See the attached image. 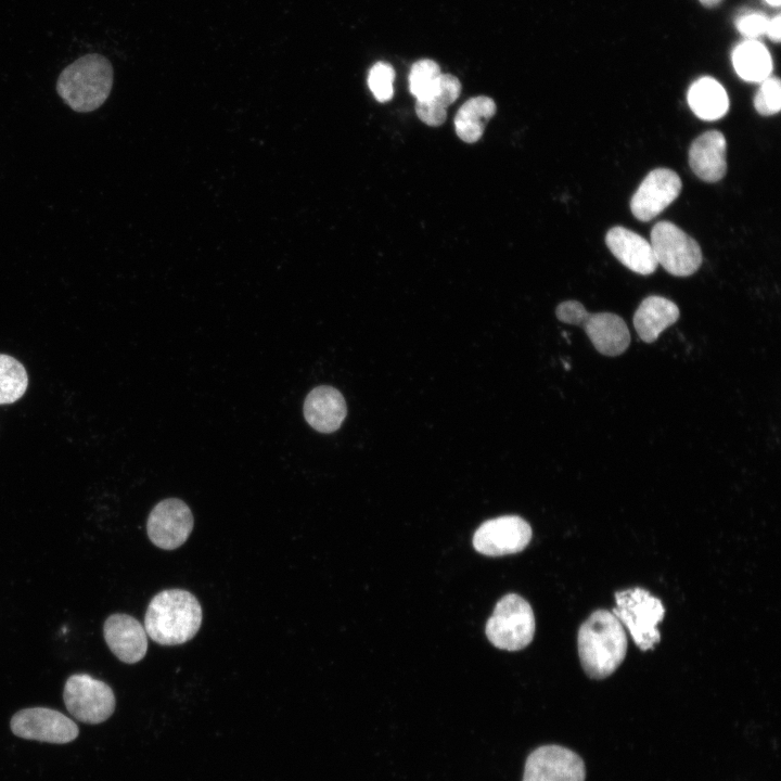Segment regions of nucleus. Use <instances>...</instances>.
<instances>
[{
  "label": "nucleus",
  "mask_w": 781,
  "mask_h": 781,
  "mask_svg": "<svg viewBox=\"0 0 781 781\" xmlns=\"http://www.w3.org/2000/svg\"><path fill=\"white\" fill-rule=\"evenodd\" d=\"M12 732L22 739L54 744L74 741L79 729L67 716L52 708L30 707L16 712L10 721Z\"/></svg>",
  "instance_id": "1a4fd4ad"
},
{
  "label": "nucleus",
  "mask_w": 781,
  "mask_h": 781,
  "mask_svg": "<svg viewBox=\"0 0 781 781\" xmlns=\"http://www.w3.org/2000/svg\"><path fill=\"white\" fill-rule=\"evenodd\" d=\"M781 17L780 15L774 16L772 20L768 21L766 33L770 40L774 42H780L781 37Z\"/></svg>",
  "instance_id": "c85d7f7f"
},
{
  "label": "nucleus",
  "mask_w": 781,
  "mask_h": 781,
  "mask_svg": "<svg viewBox=\"0 0 781 781\" xmlns=\"http://www.w3.org/2000/svg\"><path fill=\"white\" fill-rule=\"evenodd\" d=\"M581 757L569 748L550 744L534 750L526 758L523 781H585Z\"/></svg>",
  "instance_id": "9d476101"
},
{
  "label": "nucleus",
  "mask_w": 781,
  "mask_h": 781,
  "mask_svg": "<svg viewBox=\"0 0 781 781\" xmlns=\"http://www.w3.org/2000/svg\"><path fill=\"white\" fill-rule=\"evenodd\" d=\"M732 65L737 74L750 82L764 81L772 71V60L768 49L755 39L743 41L734 48Z\"/></svg>",
  "instance_id": "412c9836"
},
{
  "label": "nucleus",
  "mask_w": 781,
  "mask_h": 781,
  "mask_svg": "<svg viewBox=\"0 0 781 781\" xmlns=\"http://www.w3.org/2000/svg\"><path fill=\"white\" fill-rule=\"evenodd\" d=\"M103 636L112 653L124 663H138L146 654V631L133 616L123 613L110 615L103 625Z\"/></svg>",
  "instance_id": "4468645a"
},
{
  "label": "nucleus",
  "mask_w": 781,
  "mask_h": 781,
  "mask_svg": "<svg viewBox=\"0 0 781 781\" xmlns=\"http://www.w3.org/2000/svg\"><path fill=\"white\" fill-rule=\"evenodd\" d=\"M577 646L587 676L603 679L623 663L627 652V636L624 626L612 612L597 610L579 627Z\"/></svg>",
  "instance_id": "f257e3e1"
},
{
  "label": "nucleus",
  "mask_w": 781,
  "mask_h": 781,
  "mask_svg": "<svg viewBox=\"0 0 781 781\" xmlns=\"http://www.w3.org/2000/svg\"><path fill=\"white\" fill-rule=\"evenodd\" d=\"M192 528V512L182 500L177 498L158 502L150 512L146 522L150 540L165 550H174L182 546Z\"/></svg>",
  "instance_id": "f8f14e48"
},
{
  "label": "nucleus",
  "mask_w": 781,
  "mask_h": 781,
  "mask_svg": "<svg viewBox=\"0 0 781 781\" xmlns=\"http://www.w3.org/2000/svg\"><path fill=\"white\" fill-rule=\"evenodd\" d=\"M202 623L197 599L182 589H166L150 601L145 617L146 635L162 645H177L191 640Z\"/></svg>",
  "instance_id": "f03ea898"
},
{
  "label": "nucleus",
  "mask_w": 781,
  "mask_h": 781,
  "mask_svg": "<svg viewBox=\"0 0 781 781\" xmlns=\"http://www.w3.org/2000/svg\"><path fill=\"white\" fill-rule=\"evenodd\" d=\"M394 78L395 71L393 66L385 62H377L371 67L368 75V85L379 102H387L392 99Z\"/></svg>",
  "instance_id": "393cba45"
},
{
  "label": "nucleus",
  "mask_w": 781,
  "mask_h": 781,
  "mask_svg": "<svg viewBox=\"0 0 781 781\" xmlns=\"http://www.w3.org/2000/svg\"><path fill=\"white\" fill-rule=\"evenodd\" d=\"M415 113L426 125L440 126L447 117V108H444L431 101H417Z\"/></svg>",
  "instance_id": "cd10ccee"
},
{
  "label": "nucleus",
  "mask_w": 781,
  "mask_h": 781,
  "mask_svg": "<svg viewBox=\"0 0 781 781\" xmlns=\"http://www.w3.org/2000/svg\"><path fill=\"white\" fill-rule=\"evenodd\" d=\"M347 408L343 395L334 387L321 385L309 392L304 401V417L318 432L332 433L340 428Z\"/></svg>",
  "instance_id": "f3484780"
},
{
  "label": "nucleus",
  "mask_w": 781,
  "mask_h": 781,
  "mask_svg": "<svg viewBox=\"0 0 781 781\" xmlns=\"http://www.w3.org/2000/svg\"><path fill=\"white\" fill-rule=\"evenodd\" d=\"M691 111L703 120H716L729 110V98L725 88L715 78L701 77L688 90Z\"/></svg>",
  "instance_id": "6ab92c4d"
},
{
  "label": "nucleus",
  "mask_w": 781,
  "mask_h": 781,
  "mask_svg": "<svg viewBox=\"0 0 781 781\" xmlns=\"http://www.w3.org/2000/svg\"><path fill=\"white\" fill-rule=\"evenodd\" d=\"M605 243L612 254L636 273L648 276L657 268L651 243L627 228L616 226L610 229Z\"/></svg>",
  "instance_id": "2eb2a0df"
},
{
  "label": "nucleus",
  "mask_w": 781,
  "mask_h": 781,
  "mask_svg": "<svg viewBox=\"0 0 781 781\" xmlns=\"http://www.w3.org/2000/svg\"><path fill=\"white\" fill-rule=\"evenodd\" d=\"M615 603L612 613L628 629L637 646L642 651L653 649L661 640L657 625L665 615L662 601L635 587L616 592Z\"/></svg>",
  "instance_id": "20e7f679"
},
{
  "label": "nucleus",
  "mask_w": 781,
  "mask_h": 781,
  "mask_svg": "<svg viewBox=\"0 0 781 781\" xmlns=\"http://www.w3.org/2000/svg\"><path fill=\"white\" fill-rule=\"evenodd\" d=\"M768 21L761 13H748L740 16L735 26L742 35L754 39L766 33Z\"/></svg>",
  "instance_id": "bb28decb"
},
{
  "label": "nucleus",
  "mask_w": 781,
  "mask_h": 781,
  "mask_svg": "<svg viewBox=\"0 0 781 781\" xmlns=\"http://www.w3.org/2000/svg\"><path fill=\"white\" fill-rule=\"evenodd\" d=\"M63 700L75 719L89 725L105 721L115 709V695L111 687L87 674H75L67 678Z\"/></svg>",
  "instance_id": "6e6552de"
},
{
  "label": "nucleus",
  "mask_w": 781,
  "mask_h": 781,
  "mask_svg": "<svg viewBox=\"0 0 781 781\" xmlns=\"http://www.w3.org/2000/svg\"><path fill=\"white\" fill-rule=\"evenodd\" d=\"M727 143L718 130H708L700 135L689 149V165L701 180L717 182L727 171Z\"/></svg>",
  "instance_id": "dca6fc26"
},
{
  "label": "nucleus",
  "mask_w": 781,
  "mask_h": 781,
  "mask_svg": "<svg viewBox=\"0 0 781 781\" xmlns=\"http://www.w3.org/2000/svg\"><path fill=\"white\" fill-rule=\"evenodd\" d=\"M440 74L439 65L433 60L422 59L412 64L409 90L417 101H425L433 95Z\"/></svg>",
  "instance_id": "5701e85b"
},
{
  "label": "nucleus",
  "mask_w": 781,
  "mask_h": 781,
  "mask_svg": "<svg viewBox=\"0 0 781 781\" xmlns=\"http://www.w3.org/2000/svg\"><path fill=\"white\" fill-rule=\"evenodd\" d=\"M113 86V67L99 53L86 54L63 69L56 81L61 99L75 112L99 108Z\"/></svg>",
  "instance_id": "7ed1b4c3"
},
{
  "label": "nucleus",
  "mask_w": 781,
  "mask_h": 781,
  "mask_svg": "<svg viewBox=\"0 0 781 781\" xmlns=\"http://www.w3.org/2000/svg\"><path fill=\"white\" fill-rule=\"evenodd\" d=\"M530 538L532 528L524 518L504 515L484 522L474 533L473 547L485 555H507L524 550Z\"/></svg>",
  "instance_id": "9b49d317"
},
{
  "label": "nucleus",
  "mask_w": 781,
  "mask_h": 781,
  "mask_svg": "<svg viewBox=\"0 0 781 781\" xmlns=\"http://www.w3.org/2000/svg\"><path fill=\"white\" fill-rule=\"evenodd\" d=\"M27 386L24 366L12 356L0 354V405L15 402L25 394Z\"/></svg>",
  "instance_id": "4be33fe9"
},
{
  "label": "nucleus",
  "mask_w": 781,
  "mask_h": 781,
  "mask_svg": "<svg viewBox=\"0 0 781 781\" xmlns=\"http://www.w3.org/2000/svg\"><path fill=\"white\" fill-rule=\"evenodd\" d=\"M535 616L529 603L515 593L502 597L486 624V636L498 649L526 648L535 633Z\"/></svg>",
  "instance_id": "423d86ee"
},
{
  "label": "nucleus",
  "mask_w": 781,
  "mask_h": 781,
  "mask_svg": "<svg viewBox=\"0 0 781 781\" xmlns=\"http://www.w3.org/2000/svg\"><path fill=\"white\" fill-rule=\"evenodd\" d=\"M700 2L707 8H712L719 4L721 0H700Z\"/></svg>",
  "instance_id": "c756f323"
},
{
  "label": "nucleus",
  "mask_w": 781,
  "mask_h": 781,
  "mask_svg": "<svg viewBox=\"0 0 781 781\" xmlns=\"http://www.w3.org/2000/svg\"><path fill=\"white\" fill-rule=\"evenodd\" d=\"M496 103L486 95L465 101L454 116L457 136L466 143H474L484 133L486 123L495 115Z\"/></svg>",
  "instance_id": "aec40b11"
},
{
  "label": "nucleus",
  "mask_w": 781,
  "mask_h": 781,
  "mask_svg": "<svg viewBox=\"0 0 781 781\" xmlns=\"http://www.w3.org/2000/svg\"><path fill=\"white\" fill-rule=\"evenodd\" d=\"M681 187L680 177L671 169L650 171L631 197L632 215L641 221L653 219L678 197Z\"/></svg>",
  "instance_id": "ddd939ff"
},
{
  "label": "nucleus",
  "mask_w": 781,
  "mask_h": 781,
  "mask_svg": "<svg viewBox=\"0 0 781 781\" xmlns=\"http://www.w3.org/2000/svg\"><path fill=\"white\" fill-rule=\"evenodd\" d=\"M679 308L674 302L651 295L641 302L632 321L639 337L645 343H653L679 319Z\"/></svg>",
  "instance_id": "a211bd4d"
},
{
  "label": "nucleus",
  "mask_w": 781,
  "mask_h": 781,
  "mask_svg": "<svg viewBox=\"0 0 781 781\" xmlns=\"http://www.w3.org/2000/svg\"><path fill=\"white\" fill-rule=\"evenodd\" d=\"M754 107L758 114L764 116L773 115L781 108V84L780 79L769 76L761 81L754 97Z\"/></svg>",
  "instance_id": "b1692460"
},
{
  "label": "nucleus",
  "mask_w": 781,
  "mask_h": 781,
  "mask_svg": "<svg viewBox=\"0 0 781 781\" xmlns=\"http://www.w3.org/2000/svg\"><path fill=\"white\" fill-rule=\"evenodd\" d=\"M765 1L772 7H779L780 2H781V0H765Z\"/></svg>",
  "instance_id": "7c9ffc66"
},
{
  "label": "nucleus",
  "mask_w": 781,
  "mask_h": 781,
  "mask_svg": "<svg viewBox=\"0 0 781 781\" xmlns=\"http://www.w3.org/2000/svg\"><path fill=\"white\" fill-rule=\"evenodd\" d=\"M556 318L567 324L581 327L594 348L604 356H618L630 344V333L622 317L613 312L591 313L577 300L561 303Z\"/></svg>",
  "instance_id": "39448f33"
},
{
  "label": "nucleus",
  "mask_w": 781,
  "mask_h": 781,
  "mask_svg": "<svg viewBox=\"0 0 781 781\" xmlns=\"http://www.w3.org/2000/svg\"><path fill=\"white\" fill-rule=\"evenodd\" d=\"M461 93L460 80L451 74H440L438 84L433 95L425 100L447 108Z\"/></svg>",
  "instance_id": "a878e982"
},
{
  "label": "nucleus",
  "mask_w": 781,
  "mask_h": 781,
  "mask_svg": "<svg viewBox=\"0 0 781 781\" xmlns=\"http://www.w3.org/2000/svg\"><path fill=\"white\" fill-rule=\"evenodd\" d=\"M650 243L657 264L675 277L691 276L702 264L697 242L670 221L654 225Z\"/></svg>",
  "instance_id": "0eeeda50"
}]
</instances>
